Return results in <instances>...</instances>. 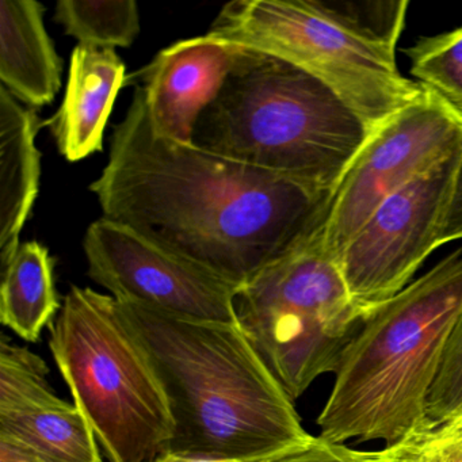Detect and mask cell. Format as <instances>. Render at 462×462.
I'll return each mask as SVG.
<instances>
[{"instance_id": "6da1fadb", "label": "cell", "mask_w": 462, "mask_h": 462, "mask_svg": "<svg viewBox=\"0 0 462 462\" xmlns=\"http://www.w3.org/2000/svg\"><path fill=\"white\" fill-rule=\"evenodd\" d=\"M102 217L239 291L323 231L331 194L164 139L136 88L90 185Z\"/></svg>"}, {"instance_id": "7a4b0ae2", "label": "cell", "mask_w": 462, "mask_h": 462, "mask_svg": "<svg viewBox=\"0 0 462 462\" xmlns=\"http://www.w3.org/2000/svg\"><path fill=\"white\" fill-rule=\"evenodd\" d=\"M118 305L147 348L169 399L174 434L167 453L269 459L312 438L239 324Z\"/></svg>"}, {"instance_id": "3957f363", "label": "cell", "mask_w": 462, "mask_h": 462, "mask_svg": "<svg viewBox=\"0 0 462 462\" xmlns=\"http://www.w3.org/2000/svg\"><path fill=\"white\" fill-rule=\"evenodd\" d=\"M462 312V248L365 316L343 351L319 437L386 445L429 426L426 402Z\"/></svg>"}, {"instance_id": "277c9868", "label": "cell", "mask_w": 462, "mask_h": 462, "mask_svg": "<svg viewBox=\"0 0 462 462\" xmlns=\"http://www.w3.org/2000/svg\"><path fill=\"white\" fill-rule=\"evenodd\" d=\"M358 116L300 67L240 47L193 145L334 196L369 137Z\"/></svg>"}, {"instance_id": "5b68a950", "label": "cell", "mask_w": 462, "mask_h": 462, "mask_svg": "<svg viewBox=\"0 0 462 462\" xmlns=\"http://www.w3.org/2000/svg\"><path fill=\"white\" fill-rule=\"evenodd\" d=\"M408 2L235 0L207 39L283 59L328 86L370 134L420 98L397 66Z\"/></svg>"}, {"instance_id": "8992f818", "label": "cell", "mask_w": 462, "mask_h": 462, "mask_svg": "<svg viewBox=\"0 0 462 462\" xmlns=\"http://www.w3.org/2000/svg\"><path fill=\"white\" fill-rule=\"evenodd\" d=\"M50 347L110 462H153L169 451V399L116 299L71 286L51 324Z\"/></svg>"}, {"instance_id": "52a82bcc", "label": "cell", "mask_w": 462, "mask_h": 462, "mask_svg": "<svg viewBox=\"0 0 462 462\" xmlns=\"http://www.w3.org/2000/svg\"><path fill=\"white\" fill-rule=\"evenodd\" d=\"M237 323L291 402L337 372L364 316L318 235L237 291Z\"/></svg>"}, {"instance_id": "ba28073f", "label": "cell", "mask_w": 462, "mask_h": 462, "mask_svg": "<svg viewBox=\"0 0 462 462\" xmlns=\"http://www.w3.org/2000/svg\"><path fill=\"white\" fill-rule=\"evenodd\" d=\"M462 148V121L424 88L423 96L369 134L340 180L324 226L339 259L367 218L392 194Z\"/></svg>"}, {"instance_id": "9c48e42d", "label": "cell", "mask_w": 462, "mask_h": 462, "mask_svg": "<svg viewBox=\"0 0 462 462\" xmlns=\"http://www.w3.org/2000/svg\"><path fill=\"white\" fill-rule=\"evenodd\" d=\"M462 148L386 199L337 259L361 315H369L411 283L440 234Z\"/></svg>"}, {"instance_id": "30bf717a", "label": "cell", "mask_w": 462, "mask_h": 462, "mask_svg": "<svg viewBox=\"0 0 462 462\" xmlns=\"http://www.w3.org/2000/svg\"><path fill=\"white\" fill-rule=\"evenodd\" d=\"M83 250L88 277L118 302L186 320L239 324L235 286L121 224L105 217L94 221Z\"/></svg>"}, {"instance_id": "8fae6325", "label": "cell", "mask_w": 462, "mask_h": 462, "mask_svg": "<svg viewBox=\"0 0 462 462\" xmlns=\"http://www.w3.org/2000/svg\"><path fill=\"white\" fill-rule=\"evenodd\" d=\"M239 52L236 45L194 37L161 51L137 72L155 134L193 145L197 121L217 98Z\"/></svg>"}, {"instance_id": "7c38bea8", "label": "cell", "mask_w": 462, "mask_h": 462, "mask_svg": "<svg viewBox=\"0 0 462 462\" xmlns=\"http://www.w3.org/2000/svg\"><path fill=\"white\" fill-rule=\"evenodd\" d=\"M125 80V64L116 50L78 45L69 61L63 102L48 121L59 152L79 162L104 150V134Z\"/></svg>"}, {"instance_id": "4fadbf2b", "label": "cell", "mask_w": 462, "mask_h": 462, "mask_svg": "<svg viewBox=\"0 0 462 462\" xmlns=\"http://www.w3.org/2000/svg\"><path fill=\"white\" fill-rule=\"evenodd\" d=\"M36 112L0 86V270L21 245L39 196L42 153Z\"/></svg>"}, {"instance_id": "5bb4252c", "label": "cell", "mask_w": 462, "mask_h": 462, "mask_svg": "<svg viewBox=\"0 0 462 462\" xmlns=\"http://www.w3.org/2000/svg\"><path fill=\"white\" fill-rule=\"evenodd\" d=\"M44 5L36 0L0 4V80L26 106L52 104L61 88L63 60L44 23Z\"/></svg>"}, {"instance_id": "9a60e30c", "label": "cell", "mask_w": 462, "mask_h": 462, "mask_svg": "<svg viewBox=\"0 0 462 462\" xmlns=\"http://www.w3.org/2000/svg\"><path fill=\"white\" fill-rule=\"evenodd\" d=\"M0 275V320L18 337L36 342L61 310L55 259L42 243L29 240L21 243Z\"/></svg>"}, {"instance_id": "2e32d148", "label": "cell", "mask_w": 462, "mask_h": 462, "mask_svg": "<svg viewBox=\"0 0 462 462\" xmlns=\"http://www.w3.org/2000/svg\"><path fill=\"white\" fill-rule=\"evenodd\" d=\"M0 442L44 462H102L98 440L79 408L61 400L23 412L0 413Z\"/></svg>"}, {"instance_id": "e0dca14e", "label": "cell", "mask_w": 462, "mask_h": 462, "mask_svg": "<svg viewBox=\"0 0 462 462\" xmlns=\"http://www.w3.org/2000/svg\"><path fill=\"white\" fill-rule=\"evenodd\" d=\"M55 21L79 45L96 50L131 48L142 28L134 0H60Z\"/></svg>"}, {"instance_id": "ac0fdd59", "label": "cell", "mask_w": 462, "mask_h": 462, "mask_svg": "<svg viewBox=\"0 0 462 462\" xmlns=\"http://www.w3.org/2000/svg\"><path fill=\"white\" fill-rule=\"evenodd\" d=\"M411 74L462 121V26L421 37L405 50Z\"/></svg>"}, {"instance_id": "d6986e66", "label": "cell", "mask_w": 462, "mask_h": 462, "mask_svg": "<svg viewBox=\"0 0 462 462\" xmlns=\"http://www.w3.org/2000/svg\"><path fill=\"white\" fill-rule=\"evenodd\" d=\"M47 364L29 348L0 342V413L23 412L60 402L51 388Z\"/></svg>"}, {"instance_id": "ffe728a7", "label": "cell", "mask_w": 462, "mask_h": 462, "mask_svg": "<svg viewBox=\"0 0 462 462\" xmlns=\"http://www.w3.org/2000/svg\"><path fill=\"white\" fill-rule=\"evenodd\" d=\"M429 424L462 423V312L454 324L426 402Z\"/></svg>"}, {"instance_id": "44dd1931", "label": "cell", "mask_w": 462, "mask_h": 462, "mask_svg": "<svg viewBox=\"0 0 462 462\" xmlns=\"http://www.w3.org/2000/svg\"><path fill=\"white\" fill-rule=\"evenodd\" d=\"M370 457L372 462H462V423L429 424L380 451H370Z\"/></svg>"}, {"instance_id": "7402d4cb", "label": "cell", "mask_w": 462, "mask_h": 462, "mask_svg": "<svg viewBox=\"0 0 462 462\" xmlns=\"http://www.w3.org/2000/svg\"><path fill=\"white\" fill-rule=\"evenodd\" d=\"M263 462H372V457L370 451L354 450L345 443L329 442L321 437H312L304 445Z\"/></svg>"}, {"instance_id": "603a6c76", "label": "cell", "mask_w": 462, "mask_h": 462, "mask_svg": "<svg viewBox=\"0 0 462 462\" xmlns=\"http://www.w3.org/2000/svg\"><path fill=\"white\" fill-rule=\"evenodd\" d=\"M462 239V152L459 158L458 170H457L456 180H454L453 193H451L450 204L446 213L443 223L442 234H440L439 247L448 243Z\"/></svg>"}, {"instance_id": "cb8c5ba5", "label": "cell", "mask_w": 462, "mask_h": 462, "mask_svg": "<svg viewBox=\"0 0 462 462\" xmlns=\"http://www.w3.org/2000/svg\"><path fill=\"white\" fill-rule=\"evenodd\" d=\"M0 462H44L18 446L0 442Z\"/></svg>"}, {"instance_id": "d4e9b609", "label": "cell", "mask_w": 462, "mask_h": 462, "mask_svg": "<svg viewBox=\"0 0 462 462\" xmlns=\"http://www.w3.org/2000/svg\"><path fill=\"white\" fill-rule=\"evenodd\" d=\"M273 458V457H272ZM266 459H213L201 457L183 456L177 453H164L153 462H263Z\"/></svg>"}]
</instances>
